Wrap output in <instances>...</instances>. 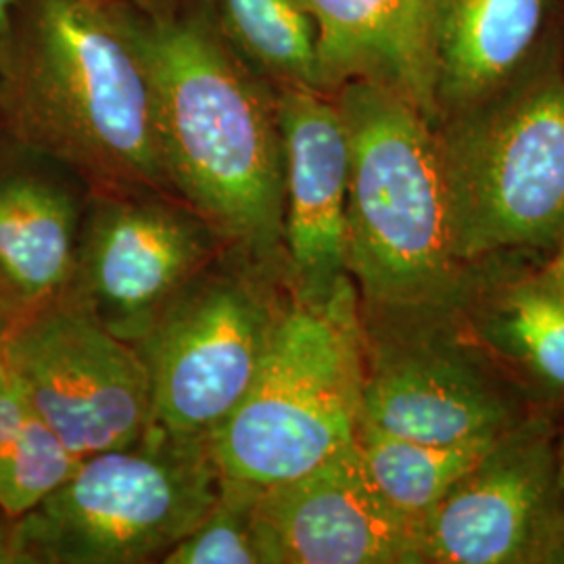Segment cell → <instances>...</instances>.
<instances>
[{
  "instance_id": "5b68a950",
  "label": "cell",
  "mask_w": 564,
  "mask_h": 564,
  "mask_svg": "<svg viewBox=\"0 0 564 564\" xmlns=\"http://www.w3.org/2000/svg\"><path fill=\"white\" fill-rule=\"evenodd\" d=\"M362 384L351 279L323 303L293 297L256 381L207 444L220 475L265 487L310 473L356 442Z\"/></svg>"
},
{
  "instance_id": "d4e9b609",
  "label": "cell",
  "mask_w": 564,
  "mask_h": 564,
  "mask_svg": "<svg viewBox=\"0 0 564 564\" xmlns=\"http://www.w3.org/2000/svg\"><path fill=\"white\" fill-rule=\"evenodd\" d=\"M21 307L13 302L7 293L0 291V377L7 375V362H4V354H7V341L11 335V328L20 316Z\"/></svg>"
},
{
  "instance_id": "6da1fadb",
  "label": "cell",
  "mask_w": 564,
  "mask_h": 564,
  "mask_svg": "<svg viewBox=\"0 0 564 564\" xmlns=\"http://www.w3.org/2000/svg\"><path fill=\"white\" fill-rule=\"evenodd\" d=\"M0 121L102 191L174 195L137 20L109 0L23 2L0 63Z\"/></svg>"
},
{
  "instance_id": "4fadbf2b",
  "label": "cell",
  "mask_w": 564,
  "mask_h": 564,
  "mask_svg": "<svg viewBox=\"0 0 564 564\" xmlns=\"http://www.w3.org/2000/svg\"><path fill=\"white\" fill-rule=\"evenodd\" d=\"M276 116L284 155L286 279L297 302L323 303L349 279V139L333 95L279 88Z\"/></svg>"
},
{
  "instance_id": "8992f818",
  "label": "cell",
  "mask_w": 564,
  "mask_h": 564,
  "mask_svg": "<svg viewBox=\"0 0 564 564\" xmlns=\"http://www.w3.org/2000/svg\"><path fill=\"white\" fill-rule=\"evenodd\" d=\"M209 445L149 429L137 444L82 458L76 473L15 519L11 564L162 563L216 502Z\"/></svg>"
},
{
  "instance_id": "f546056e",
  "label": "cell",
  "mask_w": 564,
  "mask_h": 564,
  "mask_svg": "<svg viewBox=\"0 0 564 564\" xmlns=\"http://www.w3.org/2000/svg\"><path fill=\"white\" fill-rule=\"evenodd\" d=\"M141 2H142V0H141Z\"/></svg>"
},
{
  "instance_id": "277c9868",
  "label": "cell",
  "mask_w": 564,
  "mask_h": 564,
  "mask_svg": "<svg viewBox=\"0 0 564 564\" xmlns=\"http://www.w3.org/2000/svg\"><path fill=\"white\" fill-rule=\"evenodd\" d=\"M456 258L470 270L564 235V72L542 59L435 126Z\"/></svg>"
},
{
  "instance_id": "f1b7e54d",
  "label": "cell",
  "mask_w": 564,
  "mask_h": 564,
  "mask_svg": "<svg viewBox=\"0 0 564 564\" xmlns=\"http://www.w3.org/2000/svg\"><path fill=\"white\" fill-rule=\"evenodd\" d=\"M452 2H454V0H449V4H452Z\"/></svg>"
},
{
  "instance_id": "8fae6325",
  "label": "cell",
  "mask_w": 564,
  "mask_h": 564,
  "mask_svg": "<svg viewBox=\"0 0 564 564\" xmlns=\"http://www.w3.org/2000/svg\"><path fill=\"white\" fill-rule=\"evenodd\" d=\"M563 500L556 429L531 412L421 519V563L542 564Z\"/></svg>"
},
{
  "instance_id": "5bb4252c",
  "label": "cell",
  "mask_w": 564,
  "mask_h": 564,
  "mask_svg": "<svg viewBox=\"0 0 564 564\" xmlns=\"http://www.w3.org/2000/svg\"><path fill=\"white\" fill-rule=\"evenodd\" d=\"M316 28L326 95L375 82L440 121V53L449 0H300Z\"/></svg>"
},
{
  "instance_id": "7402d4cb",
  "label": "cell",
  "mask_w": 564,
  "mask_h": 564,
  "mask_svg": "<svg viewBox=\"0 0 564 564\" xmlns=\"http://www.w3.org/2000/svg\"><path fill=\"white\" fill-rule=\"evenodd\" d=\"M30 416L32 405L18 381L7 370V375L0 377V466L7 463V458L20 444Z\"/></svg>"
},
{
  "instance_id": "d6986e66",
  "label": "cell",
  "mask_w": 564,
  "mask_h": 564,
  "mask_svg": "<svg viewBox=\"0 0 564 564\" xmlns=\"http://www.w3.org/2000/svg\"><path fill=\"white\" fill-rule=\"evenodd\" d=\"M496 440L426 444L360 423L356 444L370 479L384 498L398 510L421 521L484 458Z\"/></svg>"
},
{
  "instance_id": "3957f363",
  "label": "cell",
  "mask_w": 564,
  "mask_h": 564,
  "mask_svg": "<svg viewBox=\"0 0 564 564\" xmlns=\"http://www.w3.org/2000/svg\"><path fill=\"white\" fill-rule=\"evenodd\" d=\"M333 97L349 139L347 272L360 323L458 316L479 270L454 251L435 126L375 82Z\"/></svg>"
},
{
  "instance_id": "ba28073f",
  "label": "cell",
  "mask_w": 564,
  "mask_h": 564,
  "mask_svg": "<svg viewBox=\"0 0 564 564\" xmlns=\"http://www.w3.org/2000/svg\"><path fill=\"white\" fill-rule=\"evenodd\" d=\"M362 324V421L389 435L496 440L531 414L529 398L464 330L460 314Z\"/></svg>"
},
{
  "instance_id": "cb8c5ba5",
  "label": "cell",
  "mask_w": 564,
  "mask_h": 564,
  "mask_svg": "<svg viewBox=\"0 0 564 564\" xmlns=\"http://www.w3.org/2000/svg\"><path fill=\"white\" fill-rule=\"evenodd\" d=\"M23 2L25 0H0V63L9 55Z\"/></svg>"
},
{
  "instance_id": "30bf717a",
  "label": "cell",
  "mask_w": 564,
  "mask_h": 564,
  "mask_svg": "<svg viewBox=\"0 0 564 564\" xmlns=\"http://www.w3.org/2000/svg\"><path fill=\"white\" fill-rule=\"evenodd\" d=\"M158 191H102L86 205L65 300L139 343L230 242L186 203Z\"/></svg>"
},
{
  "instance_id": "e0dca14e",
  "label": "cell",
  "mask_w": 564,
  "mask_h": 564,
  "mask_svg": "<svg viewBox=\"0 0 564 564\" xmlns=\"http://www.w3.org/2000/svg\"><path fill=\"white\" fill-rule=\"evenodd\" d=\"M544 15L545 0H454L440 53V120L484 101L521 72Z\"/></svg>"
},
{
  "instance_id": "4316f807",
  "label": "cell",
  "mask_w": 564,
  "mask_h": 564,
  "mask_svg": "<svg viewBox=\"0 0 564 564\" xmlns=\"http://www.w3.org/2000/svg\"><path fill=\"white\" fill-rule=\"evenodd\" d=\"M556 463H558V481L564 494V426L561 433H556Z\"/></svg>"
},
{
  "instance_id": "7a4b0ae2",
  "label": "cell",
  "mask_w": 564,
  "mask_h": 564,
  "mask_svg": "<svg viewBox=\"0 0 564 564\" xmlns=\"http://www.w3.org/2000/svg\"><path fill=\"white\" fill-rule=\"evenodd\" d=\"M174 195L260 262H284V155L276 95L209 23L137 20Z\"/></svg>"
},
{
  "instance_id": "ffe728a7",
  "label": "cell",
  "mask_w": 564,
  "mask_h": 564,
  "mask_svg": "<svg viewBox=\"0 0 564 564\" xmlns=\"http://www.w3.org/2000/svg\"><path fill=\"white\" fill-rule=\"evenodd\" d=\"M262 487L223 477L220 494L199 524L174 545L163 564H263L256 529Z\"/></svg>"
},
{
  "instance_id": "7c38bea8",
  "label": "cell",
  "mask_w": 564,
  "mask_h": 564,
  "mask_svg": "<svg viewBox=\"0 0 564 564\" xmlns=\"http://www.w3.org/2000/svg\"><path fill=\"white\" fill-rule=\"evenodd\" d=\"M263 564H423L421 521L391 505L347 445L256 506Z\"/></svg>"
},
{
  "instance_id": "52a82bcc",
  "label": "cell",
  "mask_w": 564,
  "mask_h": 564,
  "mask_svg": "<svg viewBox=\"0 0 564 564\" xmlns=\"http://www.w3.org/2000/svg\"><path fill=\"white\" fill-rule=\"evenodd\" d=\"M291 302L284 265L228 245L137 345L151 375V426L209 444L256 381Z\"/></svg>"
},
{
  "instance_id": "9c48e42d",
  "label": "cell",
  "mask_w": 564,
  "mask_h": 564,
  "mask_svg": "<svg viewBox=\"0 0 564 564\" xmlns=\"http://www.w3.org/2000/svg\"><path fill=\"white\" fill-rule=\"evenodd\" d=\"M4 362L32 410L80 458L137 444L151 429L141 351L63 295L21 310Z\"/></svg>"
},
{
  "instance_id": "2e32d148",
  "label": "cell",
  "mask_w": 564,
  "mask_h": 564,
  "mask_svg": "<svg viewBox=\"0 0 564 564\" xmlns=\"http://www.w3.org/2000/svg\"><path fill=\"white\" fill-rule=\"evenodd\" d=\"M464 330L524 395L564 400V297L550 293L529 274L479 270L477 284L460 312Z\"/></svg>"
},
{
  "instance_id": "83f0119b",
  "label": "cell",
  "mask_w": 564,
  "mask_h": 564,
  "mask_svg": "<svg viewBox=\"0 0 564 564\" xmlns=\"http://www.w3.org/2000/svg\"><path fill=\"white\" fill-rule=\"evenodd\" d=\"M0 564H11V552H9V535L7 529L0 524Z\"/></svg>"
},
{
  "instance_id": "603a6c76",
  "label": "cell",
  "mask_w": 564,
  "mask_h": 564,
  "mask_svg": "<svg viewBox=\"0 0 564 564\" xmlns=\"http://www.w3.org/2000/svg\"><path fill=\"white\" fill-rule=\"evenodd\" d=\"M547 253L550 258L538 270H531L529 276L550 293L564 297V235Z\"/></svg>"
},
{
  "instance_id": "ac0fdd59",
  "label": "cell",
  "mask_w": 564,
  "mask_h": 564,
  "mask_svg": "<svg viewBox=\"0 0 564 564\" xmlns=\"http://www.w3.org/2000/svg\"><path fill=\"white\" fill-rule=\"evenodd\" d=\"M209 4L214 30L253 74L276 82L279 88L324 93L316 28L300 0H209Z\"/></svg>"
},
{
  "instance_id": "484cf974",
  "label": "cell",
  "mask_w": 564,
  "mask_h": 564,
  "mask_svg": "<svg viewBox=\"0 0 564 564\" xmlns=\"http://www.w3.org/2000/svg\"><path fill=\"white\" fill-rule=\"evenodd\" d=\"M542 564H564V508L550 531V538L542 554Z\"/></svg>"
},
{
  "instance_id": "44dd1931",
  "label": "cell",
  "mask_w": 564,
  "mask_h": 564,
  "mask_svg": "<svg viewBox=\"0 0 564 564\" xmlns=\"http://www.w3.org/2000/svg\"><path fill=\"white\" fill-rule=\"evenodd\" d=\"M82 458L32 410L20 444L0 466V510L11 519L41 505L65 484Z\"/></svg>"
},
{
  "instance_id": "9a60e30c",
  "label": "cell",
  "mask_w": 564,
  "mask_h": 564,
  "mask_svg": "<svg viewBox=\"0 0 564 564\" xmlns=\"http://www.w3.org/2000/svg\"><path fill=\"white\" fill-rule=\"evenodd\" d=\"M15 144L20 158L0 165V291L28 310L65 291L86 203L59 162Z\"/></svg>"
}]
</instances>
